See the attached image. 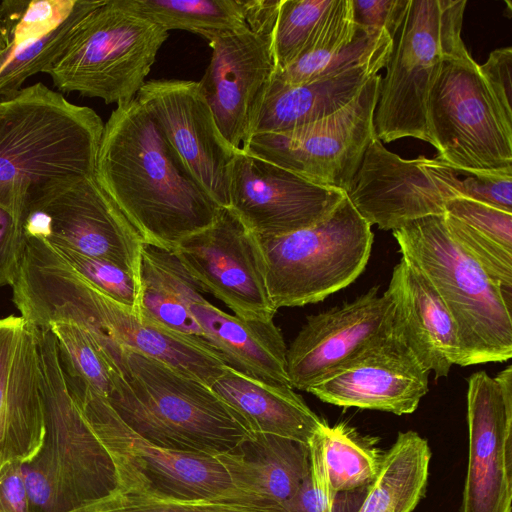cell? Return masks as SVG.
I'll return each mask as SVG.
<instances>
[{
  "mask_svg": "<svg viewBox=\"0 0 512 512\" xmlns=\"http://www.w3.org/2000/svg\"><path fill=\"white\" fill-rule=\"evenodd\" d=\"M95 177L144 243L168 250L211 225L221 208L136 99L104 123Z\"/></svg>",
  "mask_w": 512,
  "mask_h": 512,
  "instance_id": "6da1fadb",
  "label": "cell"
},
{
  "mask_svg": "<svg viewBox=\"0 0 512 512\" xmlns=\"http://www.w3.org/2000/svg\"><path fill=\"white\" fill-rule=\"evenodd\" d=\"M104 129L90 107L37 82L0 100V207L22 226L27 204L95 174Z\"/></svg>",
  "mask_w": 512,
  "mask_h": 512,
  "instance_id": "7a4b0ae2",
  "label": "cell"
},
{
  "mask_svg": "<svg viewBox=\"0 0 512 512\" xmlns=\"http://www.w3.org/2000/svg\"><path fill=\"white\" fill-rule=\"evenodd\" d=\"M114 364L118 373L106 400L149 443L216 457L251 434L203 381L124 347H119Z\"/></svg>",
  "mask_w": 512,
  "mask_h": 512,
  "instance_id": "3957f363",
  "label": "cell"
},
{
  "mask_svg": "<svg viewBox=\"0 0 512 512\" xmlns=\"http://www.w3.org/2000/svg\"><path fill=\"white\" fill-rule=\"evenodd\" d=\"M34 335L45 437L22 473L30 512H67L118 490L117 477L69 390L54 334L34 326Z\"/></svg>",
  "mask_w": 512,
  "mask_h": 512,
  "instance_id": "277c9868",
  "label": "cell"
},
{
  "mask_svg": "<svg viewBox=\"0 0 512 512\" xmlns=\"http://www.w3.org/2000/svg\"><path fill=\"white\" fill-rule=\"evenodd\" d=\"M402 258L434 286L456 326L459 366L512 356V295L449 234L443 215L413 220L392 231Z\"/></svg>",
  "mask_w": 512,
  "mask_h": 512,
  "instance_id": "5b68a950",
  "label": "cell"
},
{
  "mask_svg": "<svg viewBox=\"0 0 512 512\" xmlns=\"http://www.w3.org/2000/svg\"><path fill=\"white\" fill-rule=\"evenodd\" d=\"M64 373L82 415L113 461L120 493L275 512L264 502L235 488L216 457L164 449L149 443L119 418L105 398L79 377L65 370Z\"/></svg>",
  "mask_w": 512,
  "mask_h": 512,
  "instance_id": "8992f818",
  "label": "cell"
},
{
  "mask_svg": "<svg viewBox=\"0 0 512 512\" xmlns=\"http://www.w3.org/2000/svg\"><path fill=\"white\" fill-rule=\"evenodd\" d=\"M466 0H410L381 78L374 134L381 142L413 137L432 145L427 100L442 62L466 48Z\"/></svg>",
  "mask_w": 512,
  "mask_h": 512,
  "instance_id": "52a82bcc",
  "label": "cell"
},
{
  "mask_svg": "<svg viewBox=\"0 0 512 512\" xmlns=\"http://www.w3.org/2000/svg\"><path fill=\"white\" fill-rule=\"evenodd\" d=\"M168 31L103 0L79 23L68 44L46 69L63 93L77 92L106 104L135 99Z\"/></svg>",
  "mask_w": 512,
  "mask_h": 512,
  "instance_id": "ba28073f",
  "label": "cell"
},
{
  "mask_svg": "<svg viewBox=\"0 0 512 512\" xmlns=\"http://www.w3.org/2000/svg\"><path fill=\"white\" fill-rule=\"evenodd\" d=\"M274 307L317 303L347 287L365 269L371 225L347 195L313 225L277 237H257Z\"/></svg>",
  "mask_w": 512,
  "mask_h": 512,
  "instance_id": "9c48e42d",
  "label": "cell"
},
{
  "mask_svg": "<svg viewBox=\"0 0 512 512\" xmlns=\"http://www.w3.org/2000/svg\"><path fill=\"white\" fill-rule=\"evenodd\" d=\"M49 322H66L105 351L115 344L159 360L211 386L226 365L207 342L164 328L97 288L71 265L51 277L43 302Z\"/></svg>",
  "mask_w": 512,
  "mask_h": 512,
  "instance_id": "30bf717a",
  "label": "cell"
},
{
  "mask_svg": "<svg viewBox=\"0 0 512 512\" xmlns=\"http://www.w3.org/2000/svg\"><path fill=\"white\" fill-rule=\"evenodd\" d=\"M427 124L436 157L448 165L512 170V117L466 48L442 62L428 95Z\"/></svg>",
  "mask_w": 512,
  "mask_h": 512,
  "instance_id": "8fae6325",
  "label": "cell"
},
{
  "mask_svg": "<svg viewBox=\"0 0 512 512\" xmlns=\"http://www.w3.org/2000/svg\"><path fill=\"white\" fill-rule=\"evenodd\" d=\"M23 235L110 262L139 285L144 241L95 174L47 189L24 211Z\"/></svg>",
  "mask_w": 512,
  "mask_h": 512,
  "instance_id": "7c38bea8",
  "label": "cell"
},
{
  "mask_svg": "<svg viewBox=\"0 0 512 512\" xmlns=\"http://www.w3.org/2000/svg\"><path fill=\"white\" fill-rule=\"evenodd\" d=\"M381 78L373 76L335 113L289 131L253 135L241 149L310 182L346 193L375 137Z\"/></svg>",
  "mask_w": 512,
  "mask_h": 512,
  "instance_id": "4fadbf2b",
  "label": "cell"
},
{
  "mask_svg": "<svg viewBox=\"0 0 512 512\" xmlns=\"http://www.w3.org/2000/svg\"><path fill=\"white\" fill-rule=\"evenodd\" d=\"M346 195L371 226L394 231L443 215L446 203L461 197V180L455 167L437 157L403 159L374 137Z\"/></svg>",
  "mask_w": 512,
  "mask_h": 512,
  "instance_id": "5bb4252c",
  "label": "cell"
},
{
  "mask_svg": "<svg viewBox=\"0 0 512 512\" xmlns=\"http://www.w3.org/2000/svg\"><path fill=\"white\" fill-rule=\"evenodd\" d=\"M201 285L234 315L271 321L270 298L258 238L230 208H220L208 227L184 238L173 250Z\"/></svg>",
  "mask_w": 512,
  "mask_h": 512,
  "instance_id": "9a60e30c",
  "label": "cell"
},
{
  "mask_svg": "<svg viewBox=\"0 0 512 512\" xmlns=\"http://www.w3.org/2000/svg\"><path fill=\"white\" fill-rule=\"evenodd\" d=\"M280 0H255L249 27L215 38L199 81L224 139L241 149L252 105L274 72L271 32Z\"/></svg>",
  "mask_w": 512,
  "mask_h": 512,
  "instance_id": "2e32d148",
  "label": "cell"
},
{
  "mask_svg": "<svg viewBox=\"0 0 512 512\" xmlns=\"http://www.w3.org/2000/svg\"><path fill=\"white\" fill-rule=\"evenodd\" d=\"M469 453L462 512H511L512 367L468 378Z\"/></svg>",
  "mask_w": 512,
  "mask_h": 512,
  "instance_id": "e0dca14e",
  "label": "cell"
},
{
  "mask_svg": "<svg viewBox=\"0 0 512 512\" xmlns=\"http://www.w3.org/2000/svg\"><path fill=\"white\" fill-rule=\"evenodd\" d=\"M346 196L247 153L235 152L229 174V206L257 237L285 235L326 217Z\"/></svg>",
  "mask_w": 512,
  "mask_h": 512,
  "instance_id": "ac0fdd59",
  "label": "cell"
},
{
  "mask_svg": "<svg viewBox=\"0 0 512 512\" xmlns=\"http://www.w3.org/2000/svg\"><path fill=\"white\" fill-rule=\"evenodd\" d=\"M135 99L193 178L221 208H228L230 165L236 151L220 133L199 82L151 80Z\"/></svg>",
  "mask_w": 512,
  "mask_h": 512,
  "instance_id": "d6986e66",
  "label": "cell"
},
{
  "mask_svg": "<svg viewBox=\"0 0 512 512\" xmlns=\"http://www.w3.org/2000/svg\"><path fill=\"white\" fill-rule=\"evenodd\" d=\"M374 286L351 302L311 315L287 348L292 388L308 391L394 330V302Z\"/></svg>",
  "mask_w": 512,
  "mask_h": 512,
  "instance_id": "ffe728a7",
  "label": "cell"
},
{
  "mask_svg": "<svg viewBox=\"0 0 512 512\" xmlns=\"http://www.w3.org/2000/svg\"><path fill=\"white\" fill-rule=\"evenodd\" d=\"M429 372L393 330L307 392L340 407L413 413L428 392Z\"/></svg>",
  "mask_w": 512,
  "mask_h": 512,
  "instance_id": "44dd1931",
  "label": "cell"
},
{
  "mask_svg": "<svg viewBox=\"0 0 512 512\" xmlns=\"http://www.w3.org/2000/svg\"><path fill=\"white\" fill-rule=\"evenodd\" d=\"M45 437L34 326L22 316L0 318V479L26 464Z\"/></svg>",
  "mask_w": 512,
  "mask_h": 512,
  "instance_id": "7402d4cb",
  "label": "cell"
},
{
  "mask_svg": "<svg viewBox=\"0 0 512 512\" xmlns=\"http://www.w3.org/2000/svg\"><path fill=\"white\" fill-rule=\"evenodd\" d=\"M103 0H3L0 26V98H7L37 73H44L68 44L79 23Z\"/></svg>",
  "mask_w": 512,
  "mask_h": 512,
  "instance_id": "603a6c76",
  "label": "cell"
},
{
  "mask_svg": "<svg viewBox=\"0 0 512 512\" xmlns=\"http://www.w3.org/2000/svg\"><path fill=\"white\" fill-rule=\"evenodd\" d=\"M392 48L358 65L300 84H286L271 76L252 105L243 143L253 135L289 131L340 110L386 66Z\"/></svg>",
  "mask_w": 512,
  "mask_h": 512,
  "instance_id": "cb8c5ba5",
  "label": "cell"
},
{
  "mask_svg": "<svg viewBox=\"0 0 512 512\" xmlns=\"http://www.w3.org/2000/svg\"><path fill=\"white\" fill-rule=\"evenodd\" d=\"M394 302V330L435 379L458 364L455 323L440 295L415 266L401 257L387 288Z\"/></svg>",
  "mask_w": 512,
  "mask_h": 512,
  "instance_id": "d4e9b609",
  "label": "cell"
},
{
  "mask_svg": "<svg viewBox=\"0 0 512 512\" xmlns=\"http://www.w3.org/2000/svg\"><path fill=\"white\" fill-rule=\"evenodd\" d=\"M216 458L235 488L275 512H285L310 468L308 445L264 433H251Z\"/></svg>",
  "mask_w": 512,
  "mask_h": 512,
  "instance_id": "484cf974",
  "label": "cell"
},
{
  "mask_svg": "<svg viewBox=\"0 0 512 512\" xmlns=\"http://www.w3.org/2000/svg\"><path fill=\"white\" fill-rule=\"evenodd\" d=\"M190 309L204 340L227 366L265 383L292 388L287 374V347L273 320L243 319L206 299L193 303Z\"/></svg>",
  "mask_w": 512,
  "mask_h": 512,
  "instance_id": "4316f807",
  "label": "cell"
},
{
  "mask_svg": "<svg viewBox=\"0 0 512 512\" xmlns=\"http://www.w3.org/2000/svg\"><path fill=\"white\" fill-rule=\"evenodd\" d=\"M210 387L250 433L272 434L308 445L325 423L293 388L265 383L227 365Z\"/></svg>",
  "mask_w": 512,
  "mask_h": 512,
  "instance_id": "83f0119b",
  "label": "cell"
},
{
  "mask_svg": "<svg viewBox=\"0 0 512 512\" xmlns=\"http://www.w3.org/2000/svg\"><path fill=\"white\" fill-rule=\"evenodd\" d=\"M204 292L173 250L144 244L139 273L141 315L171 331L205 341L190 309L205 299Z\"/></svg>",
  "mask_w": 512,
  "mask_h": 512,
  "instance_id": "f1b7e54d",
  "label": "cell"
},
{
  "mask_svg": "<svg viewBox=\"0 0 512 512\" xmlns=\"http://www.w3.org/2000/svg\"><path fill=\"white\" fill-rule=\"evenodd\" d=\"M391 47L393 39L385 31L358 26L351 0H340L317 38L272 77L286 84H300L363 63Z\"/></svg>",
  "mask_w": 512,
  "mask_h": 512,
  "instance_id": "f546056e",
  "label": "cell"
},
{
  "mask_svg": "<svg viewBox=\"0 0 512 512\" xmlns=\"http://www.w3.org/2000/svg\"><path fill=\"white\" fill-rule=\"evenodd\" d=\"M431 451L415 431L400 432L357 512H412L424 497Z\"/></svg>",
  "mask_w": 512,
  "mask_h": 512,
  "instance_id": "4dcf8cb0",
  "label": "cell"
},
{
  "mask_svg": "<svg viewBox=\"0 0 512 512\" xmlns=\"http://www.w3.org/2000/svg\"><path fill=\"white\" fill-rule=\"evenodd\" d=\"M166 31L186 30L209 42L249 27L251 0H116Z\"/></svg>",
  "mask_w": 512,
  "mask_h": 512,
  "instance_id": "1f68e13d",
  "label": "cell"
},
{
  "mask_svg": "<svg viewBox=\"0 0 512 512\" xmlns=\"http://www.w3.org/2000/svg\"><path fill=\"white\" fill-rule=\"evenodd\" d=\"M325 466L337 494L368 489L379 471L381 457L358 440L345 424L321 428Z\"/></svg>",
  "mask_w": 512,
  "mask_h": 512,
  "instance_id": "d6a6232c",
  "label": "cell"
},
{
  "mask_svg": "<svg viewBox=\"0 0 512 512\" xmlns=\"http://www.w3.org/2000/svg\"><path fill=\"white\" fill-rule=\"evenodd\" d=\"M340 0H280L271 32L274 72L295 61L317 38Z\"/></svg>",
  "mask_w": 512,
  "mask_h": 512,
  "instance_id": "836d02e7",
  "label": "cell"
},
{
  "mask_svg": "<svg viewBox=\"0 0 512 512\" xmlns=\"http://www.w3.org/2000/svg\"><path fill=\"white\" fill-rule=\"evenodd\" d=\"M64 369L107 399L114 390L117 369L112 359L86 332L66 322H51Z\"/></svg>",
  "mask_w": 512,
  "mask_h": 512,
  "instance_id": "e575fe53",
  "label": "cell"
},
{
  "mask_svg": "<svg viewBox=\"0 0 512 512\" xmlns=\"http://www.w3.org/2000/svg\"><path fill=\"white\" fill-rule=\"evenodd\" d=\"M53 247L77 272L97 288L120 304L140 313L139 285L131 274L110 262L83 255L72 249Z\"/></svg>",
  "mask_w": 512,
  "mask_h": 512,
  "instance_id": "d590c367",
  "label": "cell"
},
{
  "mask_svg": "<svg viewBox=\"0 0 512 512\" xmlns=\"http://www.w3.org/2000/svg\"><path fill=\"white\" fill-rule=\"evenodd\" d=\"M67 512H267L243 506L176 502L125 495L119 491Z\"/></svg>",
  "mask_w": 512,
  "mask_h": 512,
  "instance_id": "8d00e7d4",
  "label": "cell"
},
{
  "mask_svg": "<svg viewBox=\"0 0 512 512\" xmlns=\"http://www.w3.org/2000/svg\"><path fill=\"white\" fill-rule=\"evenodd\" d=\"M444 214L512 250V213L478 201L455 197L446 203Z\"/></svg>",
  "mask_w": 512,
  "mask_h": 512,
  "instance_id": "74e56055",
  "label": "cell"
},
{
  "mask_svg": "<svg viewBox=\"0 0 512 512\" xmlns=\"http://www.w3.org/2000/svg\"><path fill=\"white\" fill-rule=\"evenodd\" d=\"M410 0H351L355 23L385 31L393 40L405 18Z\"/></svg>",
  "mask_w": 512,
  "mask_h": 512,
  "instance_id": "f35d334b",
  "label": "cell"
},
{
  "mask_svg": "<svg viewBox=\"0 0 512 512\" xmlns=\"http://www.w3.org/2000/svg\"><path fill=\"white\" fill-rule=\"evenodd\" d=\"M23 229L0 207V288L12 286L23 248Z\"/></svg>",
  "mask_w": 512,
  "mask_h": 512,
  "instance_id": "ab89813d",
  "label": "cell"
},
{
  "mask_svg": "<svg viewBox=\"0 0 512 512\" xmlns=\"http://www.w3.org/2000/svg\"><path fill=\"white\" fill-rule=\"evenodd\" d=\"M479 70L503 110L512 117V48L492 51Z\"/></svg>",
  "mask_w": 512,
  "mask_h": 512,
  "instance_id": "60d3db41",
  "label": "cell"
},
{
  "mask_svg": "<svg viewBox=\"0 0 512 512\" xmlns=\"http://www.w3.org/2000/svg\"><path fill=\"white\" fill-rule=\"evenodd\" d=\"M0 512H30L22 465H12L0 479Z\"/></svg>",
  "mask_w": 512,
  "mask_h": 512,
  "instance_id": "b9f144b4",
  "label": "cell"
},
{
  "mask_svg": "<svg viewBox=\"0 0 512 512\" xmlns=\"http://www.w3.org/2000/svg\"><path fill=\"white\" fill-rule=\"evenodd\" d=\"M5 47H6V44H5L4 36H3L2 30H1V26H0V55L4 51Z\"/></svg>",
  "mask_w": 512,
  "mask_h": 512,
  "instance_id": "7bdbcfd3",
  "label": "cell"
}]
</instances>
